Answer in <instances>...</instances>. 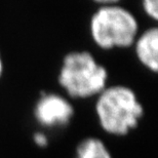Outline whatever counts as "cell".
Listing matches in <instances>:
<instances>
[{"label":"cell","mask_w":158,"mask_h":158,"mask_svg":"<svg viewBox=\"0 0 158 158\" xmlns=\"http://www.w3.org/2000/svg\"><path fill=\"white\" fill-rule=\"evenodd\" d=\"M33 141L38 147L44 148L48 145V139L43 132H35L33 135Z\"/></svg>","instance_id":"cell-8"},{"label":"cell","mask_w":158,"mask_h":158,"mask_svg":"<svg viewBox=\"0 0 158 158\" xmlns=\"http://www.w3.org/2000/svg\"><path fill=\"white\" fill-rule=\"evenodd\" d=\"M76 158H112V155L101 139L89 137L77 145Z\"/></svg>","instance_id":"cell-6"},{"label":"cell","mask_w":158,"mask_h":158,"mask_svg":"<svg viewBox=\"0 0 158 158\" xmlns=\"http://www.w3.org/2000/svg\"><path fill=\"white\" fill-rule=\"evenodd\" d=\"M97 3L100 6L89 22L94 42L106 50L134 45L139 34V23L135 15L115 1Z\"/></svg>","instance_id":"cell-2"},{"label":"cell","mask_w":158,"mask_h":158,"mask_svg":"<svg viewBox=\"0 0 158 158\" xmlns=\"http://www.w3.org/2000/svg\"><path fill=\"white\" fill-rule=\"evenodd\" d=\"M96 113L105 132L123 137L139 126L144 116V107L131 88L112 85L98 96Z\"/></svg>","instance_id":"cell-1"},{"label":"cell","mask_w":158,"mask_h":158,"mask_svg":"<svg viewBox=\"0 0 158 158\" xmlns=\"http://www.w3.org/2000/svg\"><path fill=\"white\" fill-rule=\"evenodd\" d=\"M74 116L72 104L56 94H43L34 108V117L44 127H61L70 123Z\"/></svg>","instance_id":"cell-4"},{"label":"cell","mask_w":158,"mask_h":158,"mask_svg":"<svg viewBox=\"0 0 158 158\" xmlns=\"http://www.w3.org/2000/svg\"><path fill=\"white\" fill-rule=\"evenodd\" d=\"M138 60L148 70L156 73L158 70V30L156 27L144 31L135 41Z\"/></svg>","instance_id":"cell-5"},{"label":"cell","mask_w":158,"mask_h":158,"mask_svg":"<svg viewBox=\"0 0 158 158\" xmlns=\"http://www.w3.org/2000/svg\"><path fill=\"white\" fill-rule=\"evenodd\" d=\"M144 11L149 18L157 21L158 19V1L157 0H144L142 2Z\"/></svg>","instance_id":"cell-7"},{"label":"cell","mask_w":158,"mask_h":158,"mask_svg":"<svg viewBox=\"0 0 158 158\" xmlns=\"http://www.w3.org/2000/svg\"><path fill=\"white\" fill-rule=\"evenodd\" d=\"M58 80L69 97L87 99L107 87L108 71L89 52H71L63 59Z\"/></svg>","instance_id":"cell-3"},{"label":"cell","mask_w":158,"mask_h":158,"mask_svg":"<svg viewBox=\"0 0 158 158\" xmlns=\"http://www.w3.org/2000/svg\"><path fill=\"white\" fill-rule=\"evenodd\" d=\"M2 74H3V61H2L1 53H0V78H1Z\"/></svg>","instance_id":"cell-9"}]
</instances>
